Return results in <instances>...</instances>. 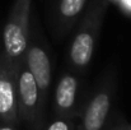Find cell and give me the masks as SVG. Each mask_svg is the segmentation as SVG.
I'll return each instance as SVG.
<instances>
[{
	"instance_id": "cell-4",
	"label": "cell",
	"mask_w": 131,
	"mask_h": 130,
	"mask_svg": "<svg viewBox=\"0 0 131 130\" xmlns=\"http://www.w3.org/2000/svg\"><path fill=\"white\" fill-rule=\"evenodd\" d=\"M18 63L10 61L0 51V124L15 126L19 120L17 99Z\"/></svg>"
},
{
	"instance_id": "cell-6",
	"label": "cell",
	"mask_w": 131,
	"mask_h": 130,
	"mask_svg": "<svg viewBox=\"0 0 131 130\" xmlns=\"http://www.w3.org/2000/svg\"><path fill=\"white\" fill-rule=\"evenodd\" d=\"M111 88L97 92L85 107L82 119V130H102L111 108Z\"/></svg>"
},
{
	"instance_id": "cell-2",
	"label": "cell",
	"mask_w": 131,
	"mask_h": 130,
	"mask_svg": "<svg viewBox=\"0 0 131 130\" xmlns=\"http://www.w3.org/2000/svg\"><path fill=\"white\" fill-rule=\"evenodd\" d=\"M104 10H106L104 1L98 4L95 3L71 41L69 57L71 64L77 69L87 68L92 61L94 47H95V40L98 36V31H99V26Z\"/></svg>"
},
{
	"instance_id": "cell-11",
	"label": "cell",
	"mask_w": 131,
	"mask_h": 130,
	"mask_svg": "<svg viewBox=\"0 0 131 130\" xmlns=\"http://www.w3.org/2000/svg\"><path fill=\"white\" fill-rule=\"evenodd\" d=\"M115 130H129V129H122V128H118V129H115Z\"/></svg>"
},
{
	"instance_id": "cell-7",
	"label": "cell",
	"mask_w": 131,
	"mask_h": 130,
	"mask_svg": "<svg viewBox=\"0 0 131 130\" xmlns=\"http://www.w3.org/2000/svg\"><path fill=\"white\" fill-rule=\"evenodd\" d=\"M78 92V79L71 74H65L59 81L55 91L56 112L61 116H69L75 106Z\"/></svg>"
},
{
	"instance_id": "cell-9",
	"label": "cell",
	"mask_w": 131,
	"mask_h": 130,
	"mask_svg": "<svg viewBox=\"0 0 131 130\" xmlns=\"http://www.w3.org/2000/svg\"><path fill=\"white\" fill-rule=\"evenodd\" d=\"M47 130H71V126H70V124H69L66 120H64V119H57V120L52 121V123L48 125Z\"/></svg>"
},
{
	"instance_id": "cell-8",
	"label": "cell",
	"mask_w": 131,
	"mask_h": 130,
	"mask_svg": "<svg viewBox=\"0 0 131 130\" xmlns=\"http://www.w3.org/2000/svg\"><path fill=\"white\" fill-rule=\"evenodd\" d=\"M88 0H59V17L64 22L74 21L85 8Z\"/></svg>"
},
{
	"instance_id": "cell-12",
	"label": "cell",
	"mask_w": 131,
	"mask_h": 130,
	"mask_svg": "<svg viewBox=\"0 0 131 130\" xmlns=\"http://www.w3.org/2000/svg\"><path fill=\"white\" fill-rule=\"evenodd\" d=\"M129 130H131V126H130V128H129Z\"/></svg>"
},
{
	"instance_id": "cell-3",
	"label": "cell",
	"mask_w": 131,
	"mask_h": 130,
	"mask_svg": "<svg viewBox=\"0 0 131 130\" xmlns=\"http://www.w3.org/2000/svg\"><path fill=\"white\" fill-rule=\"evenodd\" d=\"M17 99L19 120L38 128L41 124L43 105L41 102L36 81L27 68L24 57L18 63L17 68Z\"/></svg>"
},
{
	"instance_id": "cell-1",
	"label": "cell",
	"mask_w": 131,
	"mask_h": 130,
	"mask_svg": "<svg viewBox=\"0 0 131 130\" xmlns=\"http://www.w3.org/2000/svg\"><path fill=\"white\" fill-rule=\"evenodd\" d=\"M32 0H14L3 29V54L14 64L19 63L29 42Z\"/></svg>"
},
{
	"instance_id": "cell-10",
	"label": "cell",
	"mask_w": 131,
	"mask_h": 130,
	"mask_svg": "<svg viewBox=\"0 0 131 130\" xmlns=\"http://www.w3.org/2000/svg\"><path fill=\"white\" fill-rule=\"evenodd\" d=\"M0 130H15L13 125H8V124H0Z\"/></svg>"
},
{
	"instance_id": "cell-5",
	"label": "cell",
	"mask_w": 131,
	"mask_h": 130,
	"mask_svg": "<svg viewBox=\"0 0 131 130\" xmlns=\"http://www.w3.org/2000/svg\"><path fill=\"white\" fill-rule=\"evenodd\" d=\"M24 61L27 68L29 69L31 74L33 75L36 84L40 92L41 102L45 105L48 91H50V84H51V63L47 52L42 47L37 45H32L27 48L24 54Z\"/></svg>"
}]
</instances>
